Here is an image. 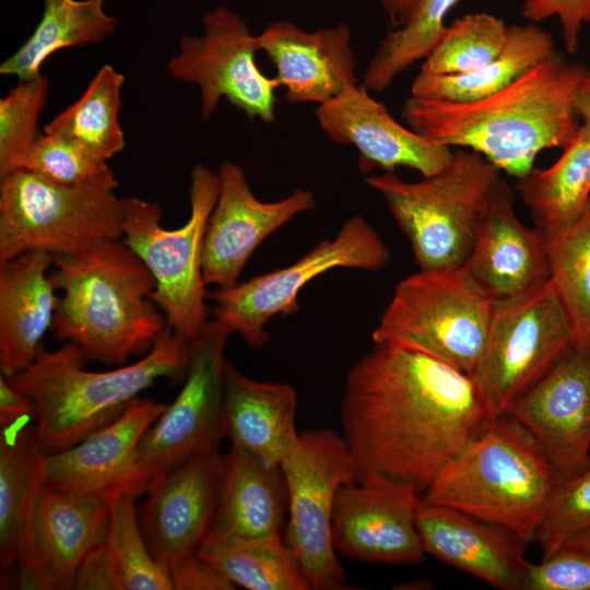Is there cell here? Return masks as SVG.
Masks as SVG:
<instances>
[{
  "label": "cell",
  "mask_w": 590,
  "mask_h": 590,
  "mask_svg": "<svg viewBox=\"0 0 590 590\" xmlns=\"http://www.w3.org/2000/svg\"><path fill=\"white\" fill-rule=\"evenodd\" d=\"M173 590H232L231 583L198 552L185 555L168 566Z\"/></svg>",
  "instance_id": "7bdbcfd3"
},
{
  "label": "cell",
  "mask_w": 590,
  "mask_h": 590,
  "mask_svg": "<svg viewBox=\"0 0 590 590\" xmlns=\"http://www.w3.org/2000/svg\"><path fill=\"white\" fill-rule=\"evenodd\" d=\"M198 554L234 586L248 590L310 589L283 535L206 542Z\"/></svg>",
  "instance_id": "1f68e13d"
},
{
  "label": "cell",
  "mask_w": 590,
  "mask_h": 590,
  "mask_svg": "<svg viewBox=\"0 0 590 590\" xmlns=\"http://www.w3.org/2000/svg\"><path fill=\"white\" fill-rule=\"evenodd\" d=\"M517 190L535 226L544 233L574 223L590 200V129L581 125L559 158L518 179Z\"/></svg>",
  "instance_id": "4dcf8cb0"
},
{
  "label": "cell",
  "mask_w": 590,
  "mask_h": 590,
  "mask_svg": "<svg viewBox=\"0 0 590 590\" xmlns=\"http://www.w3.org/2000/svg\"><path fill=\"white\" fill-rule=\"evenodd\" d=\"M347 25L306 31L291 21L270 23L256 35L258 50L274 64L290 104L318 105L358 84Z\"/></svg>",
  "instance_id": "7402d4cb"
},
{
  "label": "cell",
  "mask_w": 590,
  "mask_h": 590,
  "mask_svg": "<svg viewBox=\"0 0 590 590\" xmlns=\"http://www.w3.org/2000/svg\"><path fill=\"white\" fill-rule=\"evenodd\" d=\"M417 2L418 0H380L381 7L393 26L402 25Z\"/></svg>",
  "instance_id": "bcb514c9"
},
{
  "label": "cell",
  "mask_w": 590,
  "mask_h": 590,
  "mask_svg": "<svg viewBox=\"0 0 590 590\" xmlns=\"http://www.w3.org/2000/svg\"><path fill=\"white\" fill-rule=\"evenodd\" d=\"M565 545H569L590 553V529L579 534Z\"/></svg>",
  "instance_id": "c3c4849f"
},
{
  "label": "cell",
  "mask_w": 590,
  "mask_h": 590,
  "mask_svg": "<svg viewBox=\"0 0 590 590\" xmlns=\"http://www.w3.org/2000/svg\"><path fill=\"white\" fill-rule=\"evenodd\" d=\"M224 470L219 447L188 458L150 486L141 516L145 540L167 567L198 552L211 529Z\"/></svg>",
  "instance_id": "d6986e66"
},
{
  "label": "cell",
  "mask_w": 590,
  "mask_h": 590,
  "mask_svg": "<svg viewBox=\"0 0 590 590\" xmlns=\"http://www.w3.org/2000/svg\"><path fill=\"white\" fill-rule=\"evenodd\" d=\"M134 492L110 497L105 543L120 569L125 590H173L169 571L153 555L135 510Z\"/></svg>",
  "instance_id": "d590c367"
},
{
  "label": "cell",
  "mask_w": 590,
  "mask_h": 590,
  "mask_svg": "<svg viewBox=\"0 0 590 590\" xmlns=\"http://www.w3.org/2000/svg\"><path fill=\"white\" fill-rule=\"evenodd\" d=\"M229 329L208 321L190 343L184 386L139 445V462L150 483L188 458L219 447L224 438L223 397ZM150 488V487H149Z\"/></svg>",
  "instance_id": "5bb4252c"
},
{
  "label": "cell",
  "mask_w": 590,
  "mask_h": 590,
  "mask_svg": "<svg viewBox=\"0 0 590 590\" xmlns=\"http://www.w3.org/2000/svg\"><path fill=\"white\" fill-rule=\"evenodd\" d=\"M521 590H590V553L564 545L539 564L529 562Z\"/></svg>",
  "instance_id": "60d3db41"
},
{
  "label": "cell",
  "mask_w": 590,
  "mask_h": 590,
  "mask_svg": "<svg viewBox=\"0 0 590 590\" xmlns=\"http://www.w3.org/2000/svg\"><path fill=\"white\" fill-rule=\"evenodd\" d=\"M420 496L412 485L381 475L343 485L332 520L337 553L367 563L423 562L426 552L415 523Z\"/></svg>",
  "instance_id": "9a60e30c"
},
{
  "label": "cell",
  "mask_w": 590,
  "mask_h": 590,
  "mask_svg": "<svg viewBox=\"0 0 590 590\" xmlns=\"http://www.w3.org/2000/svg\"><path fill=\"white\" fill-rule=\"evenodd\" d=\"M390 259V249L373 226L353 215L332 239L320 241L294 263L208 294L214 303L213 318L251 347H262L269 341L267 322L296 312L298 295L308 282L338 268L379 271Z\"/></svg>",
  "instance_id": "7c38bea8"
},
{
  "label": "cell",
  "mask_w": 590,
  "mask_h": 590,
  "mask_svg": "<svg viewBox=\"0 0 590 590\" xmlns=\"http://www.w3.org/2000/svg\"><path fill=\"white\" fill-rule=\"evenodd\" d=\"M49 80L39 74L20 81L0 99V177L14 169V164L40 135L38 119L48 101Z\"/></svg>",
  "instance_id": "ab89813d"
},
{
  "label": "cell",
  "mask_w": 590,
  "mask_h": 590,
  "mask_svg": "<svg viewBox=\"0 0 590 590\" xmlns=\"http://www.w3.org/2000/svg\"><path fill=\"white\" fill-rule=\"evenodd\" d=\"M189 354L190 343L166 326L152 349L129 365L87 370L81 349L64 342L54 351L42 345L31 366L5 378L34 403L37 438L48 455L118 418L156 380L185 378Z\"/></svg>",
  "instance_id": "277c9868"
},
{
  "label": "cell",
  "mask_w": 590,
  "mask_h": 590,
  "mask_svg": "<svg viewBox=\"0 0 590 590\" xmlns=\"http://www.w3.org/2000/svg\"><path fill=\"white\" fill-rule=\"evenodd\" d=\"M586 70L556 51L489 96L448 102L411 95L401 116L424 138L477 152L520 179L541 151L563 150L577 137L582 123L575 98Z\"/></svg>",
  "instance_id": "7a4b0ae2"
},
{
  "label": "cell",
  "mask_w": 590,
  "mask_h": 590,
  "mask_svg": "<svg viewBox=\"0 0 590 590\" xmlns=\"http://www.w3.org/2000/svg\"><path fill=\"white\" fill-rule=\"evenodd\" d=\"M464 267L495 300L518 297L550 280L545 233L520 222L507 182Z\"/></svg>",
  "instance_id": "cb8c5ba5"
},
{
  "label": "cell",
  "mask_w": 590,
  "mask_h": 590,
  "mask_svg": "<svg viewBox=\"0 0 590 590\" xmlns=\"http://www.w3.org/2000/svg\"><path fill=\"white\" fill-rule=\"evenodd\" d=\"M286 514L287 489L281 467L232 446L224 455L216 511L203 544L283 535Z\"/></svg>",
  "instance_id": "4316f807"
},
{
  "label": "cell",
  "mask_w": 590,
  "mask_h": 590,
  "mask_svg": "<svg viewBox=\"0 0 590 590\" xmlns=\"http://www.w3.org/2000/svg\"><path fill=\"white\" fill-rule=\"evenodd\" d=\"M502 170L472 150L439 172L405 181L394 172L365 178L408 237L420 270L464 267L500 190Z\"/></svg>",
  "instance_id": "8992f818"
},
{
  "label": "cell",
  "mask_w": 590,
  "mask_h": 590,
  "mask_svg": "<svg viewBox=\"0 0 590 590\" xmlns=\"http://www.w3.org/2000/svg\"><path fill=\"white\" fill-rule=\"evenodd\" d=\"M521 15L533 23L557 16L565 48L575 54L579 48L582 24L590 23V0H524Z\"/></svg>",
  "instance_id": "b9f144b4"
},
{
  "label": "cell",
  "mask_w": 590,
  "mask_h": 590,
  "mask_svg": "<svg viewBox=\"0 0 590 590\" xmlns=\"http://www.w3.org/2000/svg\"><path fill=\"white\" fill-rule=\"evenodd\" d=\"M510 26L489 13H469L455 20L421 72L457 74L473 71L493 60L505 47Z\"/></svg>",
  "instance_id": "8d00e7d4"
},
{
  "label": "cell",
  "mask_w": 590,
  "mask_h": 590,
  "mask_svg": "<svg viewBox=\"0 0 590 590\" xmlns=\"http://www.w3.org/2000/svg\"><path fill=\"white\" fill-rule=\"evenodd\" d=\"M73 589L125 590L118 564L105 542L85 556L76 571Z\"/></svg>",
  "instance_id": "ee69618b"
},
{
  "label": "cell",
  "mask_w": 590,
  "mask_h": 590,
  "mask_svg": "<svg viewBox=\"0 0 590 590\" xmlns=\"http://www.w3.org/2000/svg\"><path fill=\"white\" fill-rule=\"evenodd\" d=\"M545 236L550 281L570 320L574 346L590 349V200L574 223Z\"/></svg>",
  "instance_id": "836d02e7"
},
{
  "label": "cell",
  "mask_w": 590,
  "mask_h": 590,
  "mask_svg": "<svg viewBox=\"0 0 590 590\" xmlns=\"http://www.w3.org/2000/svg\"><path fill=\"white\" fill-rule=\"evenodd\" d=\"M50 281L60 291L51 330L86 361L122 366L143 356L167 326L152 300L155 279L121 239L54 256Z\"/></svg>",
  "instance_id": "3957f363"
},
{
  "label": "cell",
  "mask_w": 590,
  "mask_h": 590,
  "mask_svg": "<svg viewBox=\"0 0 590 590\" xmlns=\"http://www.w3.org/2000/svg\"><path fill=\"white\" fill-rule=\"evenodd\" d=\"M114 187L66 186L16 169L0 177V262L32 250L70 255L123 236Z\"/></svg>",
  "instance_id": "9c48e42d"
},
{
  "label": "cell",
  "mask_w": 590,
  "mask_h": 590,
  "mask_svg": "<svg viewBox=\"0 0 590 590\" xmlns=\"http://www.w3.org/2000/svg\"><path fill=\"white\" fill-rule=\"evenodd\" d=\"M575 108L582 125L590 129V68H587L579 83L575 98Z\"/></svg>",
  "instance_id": "7dc6e473"
},
{
  "label": "cell",
  "mask_w": 590,
  "mask_h": 590,
  "mask_svg": "<svg viewBox=\"0 0 590 590\" xmlns=\"http://www.w3.org/2000/svg\"><path fill=\"white\" fill-rule=\"evenodd\" d=\"M219 189V172L197 164L190 174V216L175 229L161 224L163 211L158 203L135 197L121 198L122 240L155 279L151 298L167 326L189 343L197 340L209 321L202 250Z\"/></svg>",
  "instance_id": "52a82bcc"
},
{
  "label": "cell",
  "mask_w": 590,
  "mask_h": 590,
  "mask_svg": "<svg viewBox=\"0 0 590 590\" xmlns=\"http://www.w3.org/2000/svg\"><path fill=\"white\" fill-rule=\"evenodd\" d=\"M122 73L104 64L82 96L44 127V132L68 138L108 161L125 148L119 122Z\"/></svg>",
  "instance_id": "d6a6232c"
},
{
  "label": "cell",
  "mask_w": 590,
  "mask_h": 590,
  "mask_svg": "<svg viewBox=\"0 0 590 590\" xmlns=\"http://www.w3.org/2000/svg\"><path fill=\"white\" fill-rule=\"evenodd\" d=\"M574 347L570 320L551 281L496 300L482 355L471 377L495 417Z\"/></svg>",
  "instance_id": "30bf717a"
},
{
  "label": "cell",
  "mask_w": 590,
  "mask_h": 590,
  "mask_svg": "<svg viewBox=\"0 0 590 590\" xmlns=\"http://www.w3.org/2000/svg\"><path fill=\"white\" fill-rule=\"evenodd\" d=\"M415 523L427 554L494 588L521 590L528 543L511 531L421 496Z\"/></svg>",
  "instance_id": "603a6c76"
},
{
  "label": "cell",
  "mask_w": 590,
  "mask_h": 590,
  "mask_svg": "<svg viewBox=\"0 0 590 590\" xmlns=\"http://www.w3.org/2000/svg\"><path fill=\"white\" fill-rule=\"evenodd\" d=\"M107 526L106 502L72 496L46 485L17 565L20 587L73 589L85 556L105 542Z\"/></svg>",
  "instance_id": "44dd1931"
},
{
  "label": "cell",
  "mask_w": 590,
  "mask_h": 590,
  "mask_svg": "<svg viewBox=\"0 0 590 590\" xmlns=\"http://www.w3.org/2000/svg\"><path fill=\"white\" fill-rule=\"evenodd\" d=\"M106 0H43L42 19L26 42L0 66L2 75L19 81L38 76L55 52L104 42L115 33L118 19L106 13Z\"/></svg>",
  "instance_id": "f546056e"
},
{
  "label": "cell",
  "mask_w": 590,
  "mask_h": 590,
  "mask_svg": "<svg viewBox=\"0 0 590 590\" xmlns=\"http://www.w3.org/2000/svg\"><path fill=\"white\" fill-rule=\"evenodd\" d=\"M315 116L329 139L357 150L362 172H394L403 166L428 176L442 169L452 156L450 146L398 122L361 83L318 105Z\"/></svg>",
  "instance_id": "ffe728a7"
},
{
  "label": "cell",
  "mask_w": 590,
  "mask_h": 590,
  "mask_svg": "<svg viewBox=\"0 0 590 590\" xmlns=\"http://www.w3.org/2000/svg\"><path fill=\"white\" fill-rule=\"evenodd\" d=\"M167 405L139 397L108 425L70 448L46 455V485L102 502L127 491L146 493L150 483L140 467L139 445Z\"/></svg>",
  "instance_id": "2e32d148"
},
{
  "label": "cell",
  "mask_w": 590,
  "mask_h": 590,
  "mask_svg": "<svg viewBox=\"0 0 590 590\" xmlns=\"http://www.w3.org/2000/svg\"><path fill=\"white\" fill-rule=\"evenodd\" d=\"M495 302L465 267L418 270L396 286L371 338L374 343L408 347L471 375Z\"/></svg>",
  "instance_id": "ba28073f"
},
{
  "label": "cell",
  "mask_w": 590,
  "mask_h": 590,
  "mask_svg": "<svg viewBox=\"0 0 590 590\" xmlns=\"http://www.w3.org/2000/svg\"><path fill=\"white\" fill-rule=\"evenodd\" d=\"M36 418V410L32 400L14 388L0 375V427L12 425L21 420Z\"/></svg>",
  "instance_id": "f6af8a7d"
},
{
  "label": "cell",
  "mask_w": 590,
  "mask_h": 590,
  "mask_svg": "<svg viewBox=\"0 0 590 590\" xmlns=\"http://www.w3.org/2000/svg\"><path fill=\"white\" fill-rule=\"evenodd\" d=\"M16 169L28 170L66 186L118 187L107 161L79 143L54 133H40L30 150L16 160L13 172Z\"/></svg>",
  "instance_id": "74e56055"
},
{
  "label": "cell",
  "mask_w": 590,
  "mask_h": 590,
  "mask_svg": "<svg viewBox=\"0 0 590 590\" xmlns=\"http://www.w3.org/2000/svg\"><path fill=\"white\" fill-rule=\"evenodd\" d=\"M297 393L283 382L249 378L226 362L223 428L232 446L281 467L299 441L295 418Z\"/></svg>",
  "instance_id": "484cf974"
},
{
  "label": "cell",
  "mask_w": 590,
  "mask_h": 590,
  "mask_svg": "<svg viewBox=\"0 0 590 590\" xmlns=\"http://www.w3.org/2000/svg\"><path fill=\"white\" fill-rule=\"evenodd\" d=\"M556 476L530 433L505 413L460 450L421 497L530 543Z\"/></svg>",
  "instance_id": "5b68a950"
},
{
  "label": "cell",
  "mask_w": 590,
  "mask_h": 590,
  "mask_svg": "<svg viewBox=\"0 0 590 590\" xmlns=\"http://www.w3.org/2000/svg\"><path fill=\"white\" fill-rule=\"evenodd\" d=\"M54 255L32 250L0 262V370L7 378L25 370L51 329L58 296L49 272Z\"/></svg>",
  "instance_id": "d4e9b609"
},
{
  "label": "cell",
  "mask_w": 590,
  "mask_h": 590,
  "mask_svg": "<svg viewBox=\"0 0 590 590\" xmlns=\"http://www.w3.org/2000/svg\"><path fill=\"white\" fill-rule=\"evenodd\" d=\"M219 176V194L204 233L202 272L206 286L228 288L238 283L262 241L296 215L315 209L316 199L311 191L296 189L281 200L261 201L243 167L229 161L221 164Z\"/></svg>",
  "instance_id": "e0dca14e"
},
{
  "label": "cell",
  "mask_w": 590,
  "mask_h": 590,
  "mask_svg": "<svg viewBox=\"0 0 590 590\" xmlns=\"http://www.w3.org/2000/svg\"><path fill=\"white\" fill-rule=\"evenodd\" d=\"M202 27L201 35L180 37L179 52L167 63L172 78L199 86L202 120H208L225 97L249 120L275 123L280 84L256 63V35L246 22L221 5L203 15Z\"/></svg>",
  "instance_id": "4fadbf2b"
},
{
  "label": "cell",
  "mask_w": 590,
  "mask_h": 590,
  "mask_svg": "<svg viewBox=\"0 0 590 590\" xmlns=\"http://www.w3.org/2000/svg\"><path fill=\"white\" fill-rule=\"evenodd\" d=\"M590 529V461L579 472L556 476L534 542L547 556Z\"/></svg>",
  "instance_id": "f35d334b"
},
{
  "label": "cell",
  "mask_w": 590,
  "mask_h": 590,
  "mask_svg": "<svg viewBox=\"0 0 590 590\" xmlns=\"http://www.w3.org/2000/svg\"><path fill=\"white\" fill-rule=\"evenodd\" d=\"M281 469L287 489L285 543L310 589H346L332 538L338 493L356 481L343 436L329 428L306 430Z\"/></svg>",
  "instance_id": "8fae6325"
},
{
  "label": "cell",
  "mask_w": 590,
  "mask_h": 590,
  "mask_svg": "<svg viewBox=\"0 0 590 590\" xmlns=\"http://www.w3.org/2000/svg\"><path fill=\"white\" fill-rule=\"evenodd\" d=\"M33 417L0 427L1 579L26 548L39 496L46 486V452Z\"/></svg>",
  "instance_id": "83f0119b"
},
{
  "label": "cell",
  "mask_w": 590,
  "mask_h": 590,
  "mask_svg": "<svg viewBox=\"0 0 590 590\" xmlns=\"http://www.w3.org/2000/svg\"><path fill=\"white\" fill-rule=\"evenodd\" d=\"M374 344L346 375L342 436L356 480L381 475L422 495L496 417L469 374L408 347Z\"/></svg>",
  "instance_id": "6da1fadb"
},
{
  "label": "cell",
  "mask_w": 590,
  "mask_h": 590,
  "mask_svg": "<svg viewBox=\"0 0 590 590\" xmlns=\"http://www.w3.org/2000/svg\"><path fill=\"white\" fill-rule=\"evenodd\" d=\"M505 413L530 433L557 476L583 469L590 461V349L574 346Z\"/></svg>",
  "instance_id": "ac0fdd59"
},
{
  "label": "cell",
  "mask_w": 590,
  "mask_h": 590,
  "mask_svg": "<svg viewBox=\"0 0 590 590\" xmlns=\"http://www.w3.org/2000/svg\"><path fill=\"white\" fill-rule=\"evenodd\" d=\"M459 0H418L408 20L390 32L369 61L362 85L376 93L418 60H425L441 40L445 19Z\"/></svg>",
  "instance_id": "e575fe53"
},
{
  "label": "cell",
  "mask_w": 590,
  "mask_h": 590,
  "mask_svg": "<svg viewBox=\"0 0 590 590\" xmlns=\"http://www.w3.org/2000/svg\"><path fill=\"white\" fill-rule=\"evenodd\" d=\"M551 34L536 25H511L503 50L486 64L457 74L420 72L411 86V95L448 102H471L489 96L553 56Z\"/></svg>",
  "instance_id": "f1b7e54d"
}]
</instances>
